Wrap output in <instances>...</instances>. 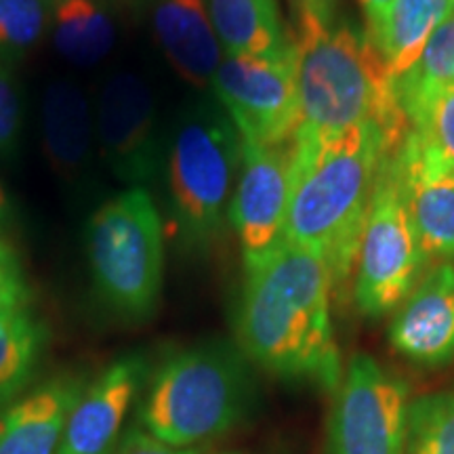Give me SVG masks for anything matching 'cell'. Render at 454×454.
Segmentation results:
<instances>
[{"mask_svg": "<svg viewBox=\"0 0 454 454\" xmlns=\"http://www.w3.org/2000/svg\"><path fill=\"white\" fill-rule=\"evenodd\" d=\"M43 137L55 173L64 179L82 177L93 158L95 121L76 84L55 81L44 90Z\"/></svg>", "mask_w": 454, "mask_h": 454, "instance_id": "e0dca14e", "label": "cell"}, {"mask_svg": "<svg viewBox=\"0 0 454 454\" xmlns=\"http://www.w3.org/2000/svg\"><path fill=\"white\" fill-rule=\"evenodd\" d=\"M402 137L364 124L322 144H291L284 240L325 259L334 291L354 278L379 170Z\"/></svg>", "mask_w": 454, "mask_h": 454, "instance_id": "7a4b0ae2", "label": "cell"}, {"mask_svg": "<svg viewBox=\"0 0 454 454\" xmlns=\"http://www.w3.org/2000/svg\"><path fill=\"white\" fill-rule=\"evenodd\" d=\"M357 3H360L362 13H364L366 34H372L379 26H381L383 17L387 13V9L391 7L394 0H357Z\"/></svg>", "mask_w": 454, "mask_h": 454, "instance_id": "f546056e", "label": "cell"}, {"mask_svg": "<svg viewBox=\"0 0 454 454\" xmlns=\"http://www.w3.org/2000/svg\"><path fill=\"white\" fill-rule=\"evenodd\" d=\"M299 127L294 144H322L364 124L402 135L408 122L397 104L394 78L366 32L349 24L299 27Z\"/></svg>", "mask_w": 454, "mask_h": 454, "instance_id": "3957f363", "label": "cell"}, {"mask_svg": "<svg viewBox=\"0 0 454 454\" xmlns=\"http://www.w3.org/2000/svg\"><path fill=\"white\" fill-rule=\"evenodd\" d=\"M242 139L223 107L200 106L177 127L168 152V196L181 247H211L230 217Z\"/></svg>", "mask_w": 454, "mask_h": 454, "instance_id": "5b68a950", "label": "cell"}, {"mask_svg": "<svg viewBox=\"0 0 454 454\" xmlns=\"http://www.w3.org/2000/svg\"><path fill=\"white\" fill-rule=\"evenodd\" d=\"M389 340L417 366L440 368L454 360V265H429L394 311Z\"/></svg>", "mask_w": 454, "mask_h": 454, "instance_id": "4fadbf2b", "label": "cell"}, {"mask_svg": "<svg viewBox=\"0 0 454 454\" xmlns=\"http://www.w3.org/2000/svg\"><path fill=\"white\" fill-rule=\"evenodd\" d=\"M219 106L240 137L263 145H291L299 127L297 53L227 57L213 78Z\"/></svg>", "mask_w": 454, "mask_h": 454, "instance_id": "9c48e42d", "label": "cell"}, {"mask_svg": "<svg viewBox=\"0 0 454 454\" xmlns=\"http://www.w3.org/2000/svg\"><path fill=\"white\" fill-rule=\"evenodd\" d=\"M299 27H331L337 24L339 0H291Z\"/></svg>", "mask_w": 454, "mask_h": 454, "instance_id": "83f0119b", "label": "cell"}, {"mask_svg": "<svg viewBox=\"0 0 454 454\" xmlns=\"http://www.w3.org/2000/svg\"><path fill=\"white\" fill-rule=\"evenodd\" d=\"M446 84H454V11L435 27L411 70L394 81L397 104Z\"/></svg>", "mask_w": 454, "mask_h": 454, "instance_id": "7402d4cb", "label": "cell"}, {"mask_svg": "<svg viewBox=\"0 0 454 454\" xmlns=\"http://www.w3.org/2000/svg\"><path fill=\"white\" fill-rule=\"evenodd\" d=\"M84 391L78 379L59 377L0 414V454H57L67 419Z\"/></svg>", "mask_w": 454, "mask_h": 454, "instance_id": "2e32d148", "label": "cell"}, {"mask_svg": "<svg viewBox=\"0 0 454 454\" xmlns=\"http://www.w3.org/2000/svg\"><path fill=\"white\" fill-rule=\"evenodd\" d=\"M408 385L368 354L343 368L328 417V454H406Z\"/></svg>", "mask_w": 454, "mask_h": 454, "instance_id": "ba28073f", "label": "cell"}, {"mask_svg": "<svg viewBox=\"0 0 454 454\" xmlns=\"http://www.w3.org/2000/svg\"><path fill=\"white\" fill-rule=\"evenodd\" d=\"M114 454H198V450L196 448H173L152 438L144 429H135L127 434Z\"/></svg>", "mask_w": 454, "mask_h": 454, "instance_id": "f1b7e54d", "label": "cell"}, {"mask_svg": "<svg viewBox=\"0 0 454 454\" xmlns=\"http://www.w3.org/2000/svg\"><path fill=\"white\" fill-rule=\"evenodd\" d=\"M400 107L408 129L454 162V84L431 89Z\"/></svg>", "mask_w": 454, "mask_h": 454, "instance_id": "cb8c5ba5", "label": "cell"}, {"mask_svg": "<svg viewBox=\"0 0 454 454\" xmlns=\"http://www.w3.org/2000/svg\"><path fill=\"white\" fill-rule=\"evenodd\" d=\"M11 217V202H9V196L7 192H4V187L0 185V225H4Z\"/></svg>", "mask_w": 454, "mask_h": 454, "instance_id": "4dcf8cb0", "label": "cell"}, {"mask_svg": "<svg viewBox=\"0 0 454 454\" xmlns=\"http://www.w3.org/2000/svg\"><path fill=\"white\" fill-rule=\"evenodd\" d=\"M333 278L325 259L282 240L244 261L238 308L242 354L288 381L334 391L343 377L331 320Z\"/></svg>", "mask_w": 454, "mask_h": 454, "instance_id": "6da1fadb", "label": "cell"}, {"mask_svg": "<svg viewBox=\"0 0 454 454\" xmlns=\"http://www.w3.org/2000/svg\"><path fill=\"white\" fill-rule=\"evenodd\" d=\"M145 379L139 356L116 360L78 397L57 454H114L122 425Z\"/></svg>", "mask_w": 454, "mask_h": 454, "instance_id": "5bb4252c", "label": "cell"}, {"mask_svg": "<svg viewBox=\"0 0 454 454\" xmlns=\"http://www.w3.org/2000/svg\"><path fill=\"white\" fill-rule=\"evenodd\" d=\"M242 139V160L230 204V221L244 261L263 257L284 240L291 194V145H263Z\"/></svg>", "mask_w": 454, "mask_h": 454, "instance_id": "8fae6325", "label": "cell"}, {"mask_svg": "<svg viewBox=\"0 0 454 454\" xmlns=\"http://www.w3.org/2000/svg\"><path fill=\"white\" fill-rule=\"evenodd\" d=\"M24 127L21 90L9 66L0 61V156H11L17 150Z\"/></svg>", "mask_w": 454, "mask_h": 454, "instance_id": "484cf974", "label": "cell"}, {"mask_svg": "<svg viewBox=\"0 0 454 454\" xmlns=\"http://www.w3.org/2000/svg\"><path fill=\"white\" fill-rule=\"evenodd\" d=\"M152 27L173 70L192 87H211L223 49L207 0H152Z\"/></svg>", "mask_w": 454, "mask_h": 454, "instance_id": "9a60e30c", "label": "cell"}, {"mask_svg": "<svg viewBox=\"0 0 454 454\" xmlns=\"http://www.w3.org/2000/svg\"><path fill=\"white\" fill-rule=\"evenodd\" d=\"M47 331L27 309L0 311V408L20 395L36 371Z\"/></svg>", "mask_w": 454, "mask_h": 454, "instance_id": "44dd1931", "label": "cell"}, {"mask_svg": "<svg viewBox=\"0 0 454 454\" xmlns=\"http://www.w3.org/2000/svg\"><path fill=\"white\" fill-rule=\"evenodd\" d=\"M406 454H454V389L411 402Z\"/></svg>", "mask_w": 454, "mask_h": 454, "instance_id": "603a6c76", "label": "cell"}, {"mask_svg": "<svg viewBox=\"0 0 454 454\" xmlns=\"http://www.w3.org/2000/svg\"><path fill=\"white\" fill-rule=\"evenodd\" d=\"M213 27L227 57H286L294 41L278 0H207Z\"/></svg>", "mask_w": 454, "mask_h": 454, "instance_id": "ac0fdd59", "label": "cell"}, {"mask_svg": "<svg viewBox=\"0 0 454 454\" xmlns=\"http://www.w3.org/2000/svg\"><path fill=\"white\" fill-rule=\"evenodd\" d=\"M87 251L99 297L116 314H154L164 276V227L145 187H129L95 211Z\"/></svg>", "mask_w": 454, "mask_h": 454, "instance_id": "8992f818", "label": "cell"}, {"mask_svg": "<svg viewBox=\"0 0 454 454\" xmlns=\"http://www.w3.org/2000/svg\"><path fill=\"white\" fill-rule=\"evenodd\" d=\"M49 21V0H0V59L30 51Z\"/></svg>", "mask_w": 454, "mask_h": 454, "instance_id": "d4e9b609", "label": "cell"}, {"mask_svg": "<svg viewBox=\"0 0 454 454\" xmlns=\"http://www.w3.org/2000/svg\"><path fill=\"white\" fill-rule=\"evenodd\" d=\"M454 11V0H394L381 26L368 34L389 76H402L421 55L425 43Z\"/></svg>", "mask_w": 454, "mask_h": 454, "instance_id": "d6986e66", "label": "cell"}, {"mask_svg": "<svg viewBox=\"0 0 454 454\" xmlns=\"http://www.w3.org/2000/svg\"><path fill=\"white\" fill-rule=\"evenodd\" d=\"M156 101L150 84L133 72H118L101 87L95 137L110 173L129 187H144L158 173Z\"/></svg>", "mask_w": 454, "mask_h": 454, "instance_id": "30bf717a", "label": "cell"}, {"mask_svg": "<svg viewBox=\"0 0 454 454\" xmlns=\"http://www.w3.org/2000/svg\"><path fill=\"white\" fill-rule=\"evenodd\" d=\"M253 406L247 356L227 343H202L170 354L141 402L139 425L173 448H194L227 434Z\"/></svg>", "mask_w": 454, "mask_h": 454, "instance_id": "277c9868", "label": "cell"}, {"mask_svg": "<svg viewBox=\"0 0 454 454\" xmlns=\"http://www.w3.org/2000/svg\"><path fill=\"white\" fill-rule=\"evenodd\" d=\"M395 147L379 170L354 268V301L368 317L400 308L431 261L408 207Z\"/></svg>", "mask_w": 454, "mask_h": 454, "instance_id": "52a82bcc", "label": "cell"}, {"mask_svg": "<svg viewBox=\"0 0 454 454\" xmlns=\"http://www.w3.org/2000/svg\"><path fill=\"white\" fill-rule=\"evenodd\" d=\"M30 297L32 293L20 257L13 247L0 236V311L27 309Z\"/></svg>", "mask_w": 454, "mask_h": 454, "instance_id": "4316f807", "label": "cell"}, {"mask_svg": "<svg viewBox=\"0 0 454 454\" xmlns=\"http://www.w3.org/2000/svg\"><path fill=\"white\" fill-rule=\"evenodd\" d=\"M395 160L425 253L454 265V162L412 129L397 144Z\"/></svg>", "mask_w": 454, "mask_h": 454, "instance_id": "7c38bea8", "label": "cell"}, {"mask_svg": "<svg viewBox=\"0 0 454 454\" xmlns=\"http://www.w3.org/2000/svg\"><path fill=\"white\" fill-rule=\"evenodd\" d=\"M51 26L55 49L74 66L99 64L116 41V24L104 0H57Z\"/></svg>", "mask_w": 454, "mask_h": 454, "instance_id": "ffe728a7", "label": "cell"}]
</instances>
